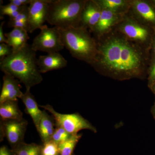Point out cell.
<instances>
[{
    "label": "cell",
    "mask_w": 155,
    "mask_h": 155,
    "mask_svg": "<svg viewBox=\"0 0 155 155\" xmlns=\"http://www.w3.org/2000/svg\"><path fill=\"white\" fill-rule=\"evenodd\" d=\"M28 122L25 119L20 120H1V141L6 137L11 149L24 142V137Z\"/></svg>",
    "instance_id": "cell-8"
},
{
    "label": "cell",
    "mask_w": 155,
    "mask_h": 155,
    "mask_svg": "<svg viewBox=\"0 0 155 155\" xmlns=\"http://www.w3.org/2000/svg\"><path fill=\"white\" fill-rule=\"evenodd\" d=\"M95 39L97 53L91 66L97 72L121 81L147 77L150 51L128 40L115 29Z\"/></svg>",
    "instance_id": "cell-1"
},
{
    "label": "cell",
    "mask_w": 155,
    "mask_h": 155,
    "mask_svg": "<svg viewBox=\"0 0 155 155\" xmlns=\"http://www.w3.org/2000/svg\"><path fill=\"white\" fill-rule=\"evenodd\" d=\"M125 15L117 14L108 10L102 9L99 21L90 32L93 34L95 38L105 35L114 30Z\"/></svg>",
    "instance_id": "cell-11"
},
{
    "label": "cell",
    "mask_w": 155,
    "mask_h": 155,
    "mask_svg": "<svg viewBox=\"0 0 155 155\" xmlns=\"http://www.w3.org/2000/svg\"><path fill=\"white\" fill-rule=\"evenodd\" d=\"M28 6H25L17 17L10 19L8 23L9 27L22 28L28 32Z\"/></svg>",
    "instance_id": "cell-20"
},
{
    "label": "cell",
    "mask_w": 155,
    "mask_h": 155,
    "mask_svg": "<svg viewBox=\"0 0 155 155\" xmlns=\"http://www.w3.org/2000/svg\"><path fill=\"white\" fill-rule=\"evenodd\" d=\"M41 148L42 145L26 143L24 142L13 150L17 155H41Z\"/></svg>",
    "instance_id": "cell-22"
},
{
    "label": "cell",
    "mask_w": 155,
    "mask_h": 155,
    "mask_svg": "<svg viewBox=\"0 0 155 155\" xmlns=\"http://www.w3.org/2000/svg\"><path fill=\"white\" fill-rule=\"evenodd\" d=\"M67 60L59 52L40 56L37 59L38 66L41 73L63 69L67 67Z\"/></svg>",
    "instance_id": "cell-14"
},
{
    "label": "cell",
    "mask_w": 155,
    "mask_h": 155,
    "mask_svg": "<svg viewBox=\"0 0 155 155\" xmlns=\"http://www.w3.org/2000/svg\"><path fill=\"white\" fill-rule=\"evenodd\" d=\"M72 134H70L63 127L56 126L55 130L51 140L59 144L67 140L71 137Z\"/></svg>",
    "instance_id": "cell-25"
},
{
    "label": "cell",
    "mask_w": 155,
    "mask_h": 155,
    "mask_svg": "<svg viewBox=\"0 0 155 155\" xmlns=\"http://www.w3.org/2000/svg\"><path fill=\"white\" fill-rule=\"evenodd\" d=\"M147 76L148 81V86L151 88L155 84V55L151 52Z\"/></svg>",
    "instance_id": "cell-26"
},
{
    "label": "cell",
    "mask_w": 155,
    "mask_h": 155,
    "mask_svg": "<svg viewBox=\"0 0 155 155\" xmlns=\"http://www.w3.org/2000/svg\"><path fill=\"white\" fill-rule=\"evenodd\" d=\"M5 22H1V25H0V43H8L7 39L6 38L5 34L4 33L3 31V25L5 24Z\"/></svg>",
    "instance_id": "cell-30"
},
{
    "label": "cell",
    "mask_w": 155,
    "mask_h": 155,
    "mask_svg": "<svg viewBox=\"0 0 155 155\" xmlns=\"http://www.w3.org/2000/svg\"><path fill=\"white\" fill-rule=\"evenodd\" d=\"M0 155H17L14 150L10 149L6 146L0 148Z\"/></svg>",
    "instance_id": "cell-29"
},
{
    "label": "cell",
    "mask_w": 155,
    "mask_h": 155,
    "mask_svg": "<svg viewBox=\"0 0 155 155\" xmlns=\"http://www.w3.org/2000/svg\"><path fill=\"white\" fill-rule=\"evenodd\" d=\"M13 53L12 48L6 43L0 44V59L10 55Z\"/></svg>",
    "instance_id": "cell-27"
},
{
    "label": "cell",
    "mask_w": 155,
    "mask_h": 155,
    "mask_svg": "<svg viewBox=\"0 0 155 155\" xmlns=\"http://www.w3.org/2000/svg\"><path fill=\"white\" fill-rule=\"evenodd\" d=\"M73 155H75V154H73Z\"/></svg>",
    "instance_id": "cell-34"
},
{
    "label": "cell",
    "mask_w": 155,
    "mask_h": 155,
    "mask_svg": "<svg viewBox=\"0 0 155 155\" xmlns=\"http://www.w3.org/2000/svg\"><path fill=\"white\" fill-rule=\"evenodd\" d=\"M3 77V86L0 95V103L7 101H17L23 93L21 91L20 81L14 76L7 73Z\"/></svg>",
    "instance_id": "cell-13"
},
{
    "label": "cell",
    "mask_w": 155,
    "mask_h": 155,
    "mask_svg": "<svg viewBox=\"0 0 155 155\" xmlns=\"http://www.w3.org/2000/svg\"><path fill=\"white\" fill-rule=\"evenodd\" d=\"M40 30L39 34L35 38L31 45L32 49L36 52L41 51L48 54L59 52L64 49L65 47L59 28H49L44 25Z\"/></svg>",
    "instance_id": "cell-7"
},
{
    "label": "cell",
    "mask_w": 155,
    "mask_h": 155,
    "mask_svg": "<svg viewBox=\"0 0 155 155\" xmlns=\"http://www.w3.org/2000/svg\"><path fill=\"white\" fill-rule=\"evenodd\" d=\"M86 0H51L47 22L60 29L80 26Z\"/></svg>",
    "instance_id": "cell-4"
},
{
    "label": "cell",
    "mask_w": 155,
    "mask_h": 155,
    "mask_svg": "<svg viewBox=\"0 0 155 155\" xmlns=\"http://www.w3.org/2000/svg\"><path fill=\"white\" fill-rule=\"evenodd\" d=\"M51 0H32L28 6V32L31 33L43 26L47 19L49 4Z\"/></svg>",
    "instance_id": "cell-10"
},
{
    "label": "cell",
    "mask_w": 155,
    "mask_h": 155,
    "mask_svg": "<svg viewBox=\"0 0 155 155\" xmlns=\"http://www.w3.org/2000/svg\"><path fill=\"white\" fill-rule=\"evenodd\" d=\"M23 7L24 6L18 7L11 3L6 5H1L0 16L1 19L5 15L8 16L10 19H14L19 15Z\"/></svg>",
    "instance_id": "cell-23"
},
{
    "label": "cell",
    "mask_w": 155,
    "mask_h": 155,
    "mask_svg": "<svg viewBox=\"0 0 155 155\" xmlns=\"http://www.w3.org/2000/svg\"><path fill=\"white\" fill-rule=\"evenodd\" d=\"M101 12L95 0H86L81 16L80 26L91 31L99 21Z\"/></svg>",
    "instance_id": "cell-12"
},
{
    "label": "cell",
    "mask_w": 155,
    "mask_h": 155,
    "mask_svg": "<svg viewBox=\"0 0 155 155\" xmlns=\"http://www.w3.org/2000/svg\"><path fill=\"white\" fill-rule=\"evenodd\" d=\"M127 14L155 31V8L150 0H131Z\"/></svg>",
    "instance_id": "cell-9"
},
{
    "label": "cell",
    "mask_w": 155,
    "mask_h": 155,
    "mask_svg": "<svg viewBox=\"0 0 155 155\" xmlns=\"http://www.w3.org/2000/svg\"><path fill=\"white\" fill-rule=\"evenodd\" d=\"M56 127L54 117L49 115L45 110H43L42 116L36 128L43 143L51 140Z\"/></svg>",
    "instance_id": "cell-16"
},
{
    "label": "cell",
    "mask_w": 155,
    "mask_h": 155,
    "mask_svg": "<svg viewBox=\"0 0 155 155\" xmlns=\"http://www.w3.org/2000/svg\"><path fill=\"white\" fill-rule=\"evenodd\" d=\"M150 89L152 90L154 94H155V84L153 85L152 87H151Z\"/></svg>",
    "instance_id": "cell-32"
},
{
    "label": "cell",
    "mask_w": 155,
    "mask_h": 155,
    "mask_svg": "<svg viewBox=\"0 0 155 155\" xmlns=\"http://www.w3.org/2000/svg\"><path fill=\"white\" fill-rule=\"evenodd\" d=\"M151 2L152 3L153 5L154 6L155 8V0H150Z\"/></svg>",
    "instance_id": "cell-33"
},
{
    "label": "cell",
    "mask_w": 155,
    "mask_h": 155,
    "mask_svg": "<svg viewBox=\"0 0 155 155\" xmlns=\"http://www.w3.org/2000/svg\"><path fill=\"white\" fill-rule=\"evenodd\" d=\"M102 9L116 14L125 15L130 7L131 0H95Z\"/></svg>",
    "instance_id": "cell-19"
},
{
    "label": "cell",
    "mask_w": 155,
    "mask_h": 155,
    "mask_svg": "<svg viewBox=\"0 0 155 155\" xmlns=\"http://www.w3.org/2000/svg\"><path fill=\"white\" fill-rule=\"evenodd\" d=\"M36 52L31 45L25 46L10 55L0 59V69L24 84L26 89L41 83L43 80L37 64Z\"/></svg>",
    "instance_id": "cell-2"
},
{
    "label": "cell",
    "mask_w": 155,
    "mask_h": 155,
    "mask_svg": "<svg viewBox=\"0 0 155 155\" xmlns=\"http://www.w3.org/2000/svg\"><path fill=\"white\" fill-rule=\"evenodd\" d=\"M39 107L51 114L55 121L56 126L63 127L70 134H77L80 130L84 129L96 132L95 127L78 113L60 114L49 104L40 105Z\"/></svg>",
    "instance_id": "cell-6"
},
{
    "label": "cell",
    "mask_w": 155,
    "mask_h": 155,
    "mask_svg": "<svg viewBox=\"0 0 155 155\" xmlns=\"http://www.w3.org/2000/svg\"><path fill=\"white\" fill-rule=\"evenodd\" d=\"M64 47L73 58L91 65L97 53L95 39L82 26L60 29Z\"/></svg>",
    "instance_id": "cell-3"
},
{
    "label": "cell",
    "mask_w": 155,
    "mask_h": 155,
    "mask_svg": "<svg viewBox=\"0 0 155 155\" xmlns=\"http://www.w3.org/2000/svg\"><path fill=\"white\" fill-rule=\"evenodd\" d=\"M20 99L25 105V112L30 115L36 128H37L42 116L43 110L39 108L35 98L31 93L30 89H26Z\"/></svg>",
    "instance_id": "cell-15"
},
{
    "label": "cell",
    "mask_w": 155,
    "mask_h": 155,
    "mask_svg": "<svg viewBox=\"0 0 155 155\" xmlns=\"http://www.w3.org/2000/svg\"><path fill=\"white\" fill-rule=\"evenodd\" d=\"M1 120H20L23 114L18 106L17 101H7L0 103Z\"/></svg>",
    "instance_id": "cell-18"
},
{
    "label": "cell",
    "mask_w": 155,
    "mask_h": 155,
    "mask_svg": "<svg viewBox=\"0 0 155 155\" xmlns=\"http://www.w3.org/2000/svg\"><path fill=\"white\" fill-rule=\"evenodd\" d=\"M41 155H60L58 144L52 140L43 143Z\"/></svg>",
    "instance_id": "cell-24"
},
{
    "label": "cell",
    "mask_w": 155,
    "mask_h": 155,
    "mask_svg": "<svg viewBox=\"0 0 155 155\" xmlns=\"http://www.w3.org/2000/svg\"><path fill=\"white\" fill-rule=\"evenodd\" d=\"M81 137V134H72L70 138L58 144L60 155H73L76 145Z\"/></svg>",
    "instance_id": "cell-21"
},
{
    "label": "cell",
    "mask_w": 155,
    "mask_h": 155,
    "mask_svg": "<svg viewBox=\"0 0 155 155\" xmlns=\"http://www.w3.org/2000/svg\"><path fill=\"white\" fill-rule=\"evenodd\" d=\"M5 35L8 41L7 44L12 48L13 52L18 51L25 46L29 38L28 32L19 28H14L10 32L5 33Z\"/></svg>",
    "instance_id": "cell-17"
},
{
    "label": "cell",
    "mask_w": 155,
    "mask_h": 155,
    "mask_svg": "<svg viewBox=\"0 0 155 155\" xmlns=\"http://www.w3.org/2000/svg\"><path fill=\"white\" fill-rule=\"evenodd\" d=\"M128 40L140 47L150 51L151 45L155 31L125 14L114 28Z\"/></svg>",
    "instance_id": "cell-5"
},
{
    "label": "cell",
    "mask_w": 155,
    "mask_h": 155,
    "mask_svg": "<svg viewBox=\"0 0 155 155\" xmlns=\"http://www.w3.org/2000/svg\"><path fill=\"white\" fill-rule=\"evenodd\" d=\"M150 52L155 55V33L153 36L152 41L151 45Z\"/></svg>",
    "instance_id": "cell-31"
},
{
    "label": "cell",
    "mask_w": 155,
    "mask_h": 155,
    "mask_svg": "<svg viewBox=\"0 0 155 155\" xmlns=\"http://www.w3.org/2000/svg\"><path fill=\"white\" fill-rule=\"evenodd\" d=\"M32 0H10V3L18 7H23L29 5Z\"/></svg>",
    "instance_id": "cell-28"
}]
</instances>
